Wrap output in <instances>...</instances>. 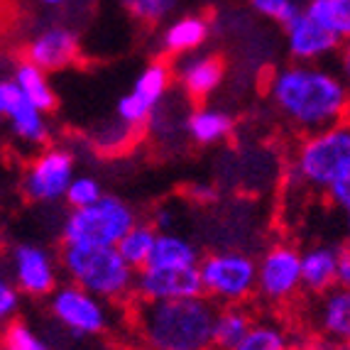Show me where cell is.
Segmentation results:
<instances>
[{"label":"cell","instance_id":"obj_1","mask_svg":"<svg viewBox=\"0 0 350 350\" xmlns=\"http://www.w3.org/2000/svg\"><path fill=\"white\" fill-rule=\"evenodd\" d=\"M269 100L292 125L306 133L343 123L348 111V86L336 71L321 64L294 62L272 74Z\"/></svg>","mask_w":350,"mask_h":350},{"label":"cell","instance_id":"obj_2","mask_svg":"<svg viewBox=\"0 0 350 350\" xmlns=\"http://www.w3.org/2000/svg\"><path fill=\"white\" fill-rule=\"evenodd\" d=\"M216 304L204 294L170 301H137L135 326L147 350H206Z\"/></svg>","mask_w":350,"mask_h":350},{"label":"cell","instance_id":"obj_3","mask_svg":"<svg viewBox=\"0 0 350 350\" xmlns=\"http://www.w3.org/2000/svg\"><path fill=\"white\" fill-rule=\"evenodd\" d=\"M62 269L71 284L81 286L100 301H125L133 297L135 269L125 265L113 245L64 243Z\"/></svg>","mask_w":350,"mask_h":350},{"label":"cell","instance_id":"obj_4","mask_svg":"<svg viewBox=\"0 0 350 350\" xmlns=\"http://www.w3.org/2000/svg\"><path fill=\"white\" fill-rule=\"evenodd\" d=\"M297 176L311 189L326 191L333 181L350 179V130L345 123L309 133L297 150Z\"/></svg>","mask_w":350,"mask_h":350},{"label":"cell","instance_id":"obj_5","mask_svg":"<svg viewBox=\"0 0 350 350\" xmlns=\"http://www.w3.org/2000/svg\"><path fill=\"white\" fill-rule=\"evenodd\" d=\"M137 221L133 206L128 201L103 193L98 201L71 208L62 226L64 243H83V245H113L125 235L133 223Z\"/></svg>","mask_w":350,"mask_h":350},{"label":"cell","instance_id":"obj_6","mask_svg":"<svg viewBox=\"0 0 350 350\" xmlns=\"http://www.w3.org/2000/svg\"><path fill=\"white\" fill-rule=\"evenodd\" d=\"M201 294L213 304H243L255 294L257 265L250 255L238 250H221L201 257Z\"/></svg>","mask_w":350,"mask_h":350},{"label":"cell","instance_id":"obj_7","mask_svg":"<svg viewBox=\"0 0 350 350\" xmlns=\"http://www.w3.org/2000/svg\"><path fill=\"white\" fill-rule=\"evenodd\" d=\"M49 309L54 319L64 328H69L74 336H100L108 328L105 301L71 282L54 286L49 297Z\"/></svg>","mask_w":350,"mask_h":350},{"label":"cell","instance_id":"obj_8","mask_svg":"<svg viewBox=\"0 0 350 350\" xmlns=\"http://www.w3.org/2000/svg\"><path fill=\"white\" fill-rule=\"evenodd\" d=\"M74 174V154L66 147H47L29 162L23 189L35 204H57L64 199V191Z\"/></svg>","mask_w":350,"mask_h":350},{"label":"cell","instance_id":"obj_9","mask_svg":"<svg viewBox=\"0 0 350 350\" xmlns=\"http://www.w3.org/2000/svg\"><path fill=\"white\" fill-rule=\"evenodd\" d=\"M172 86V66L167 62H150L137 74L133 88L118 100V120L133 130L142 125L157 111V105L170 94Z\"/></svg>","mask_w":350,"mask_h":350},{"label":"cell","instance_id":"obj_10","mask_svg":"<svg viewBox=\"0 0 350 350\" xmlns=\"http://www.w3.org/2000/svg\"><path fill=\"white\" fill-rule=\"evenodd\" d=\"M301 252L294 245L269 247L257 265L255 292L262 294L267 301H286L301 289V267H299Z\"/></svg>","mask_w":350,"mask_h":350},{"label":"cell","instance_id":"obj_11","mask_svg":"<svg viewBox=\"0 0 350 350\" xmlns=\"http://www.w3.org/2000/svg\"><path fill=\"white\" fill-rule=\"evenodd\" d=\"M133 294L137 301H170L201 294L199 269L193 267H157L145 265L135 272Z\"/></svg>","mask_w":350,"mask_h":350},{"label":"cell","instance_id":"obj_12","mask_svg":"<svg viewBox=\"0 0 350 350\" xmlns=\"http://www.w3.org/2000/svg\"><path fill=\"white\" fill-rule=\"evenodd\" d=\"M12 284L27 297H49L59 282V267L49 250L32 243H20L10 252Z\"/></svg>","mask_w":350,"mask_h":350},{"label":"cell","instance_id":"obj_13","mask_svg":"<svg viewBox=\"0 0 350 350\" xmlns=\"http://www.w3.org/2000/svg\"><path fill=\"white\" fill-rule=\"evenodd\" d=\"M81 52V42L71 27L54 25L37 32L25 47V62L40 66L42 71H59L76 64Z\"/></svg>","mask_w":350,"mask_h":350},{"label":"cell","instance_id":"obj_14","mask_svg":"<svg viewBox=\"0 0 350 350\" xmlns=\"http://www.w3.org/2000/svg\"><path fill=\"white\" fill-rule=\"evenodd\" d=\"M284 32L286 49H289L292 59L294 62H304V64H316L319 59L331 57L340 47L338 37L331 35L319 23H314L304 10H299L297 18L284 25Z\"/></svg>","mask_w":350,"mask_h":350},{"label":"cell","instance_id":"obj_15","mask_svg":"<svg viewBox=\"0 0 350 350\" xmlns=\"http://www.w3.org/2000/svg\"><path fill=\"white\" fill-rule=\"evenodd\" d=\"M176 76H179L181 88L187 91L191 98H206L221 86L223 81V64L221 59L211 57V54H184L176 57Z\"/></svg>","mask_w":350,"mask_h":350},{"label":"cell","instance_id":"obj_16","mask_svg":"<svg viewBox=\"0 0 350 350\" xmlns=\"http://www.w3.org/2000/svg\"><path fill=\"white\" fill-rule=\"evenodd\" d=\"M211 35V23L204 15H181L162 29V49L172 57L199 52Z\"/></svg>","mask_w":350,"mask_h":350},{"label":"cell","instance_id":"obj_17","mask_svg":"<svg viewBox=\"0 0 350 350\" xmlns=\"http://www.w3.org/2000/svg\"><path fill=\"white\" fill-rule=\"evenodd\" d=\"M340 247L314 245L299 255L301 267V286L311 294H323L336 286V262H338Z\"/></svg>","mask_w":350,"mask_h":350},{"label":"cell","instance_id":"obj_18","mask_svg":"<svg viewBox=\"0 0 350 350\" xmlns=\"http://www.w3.org/2000/svg\"><path fill=\"white\" fill-rule=\"evenodd\" d=\"M319 328L333 345H345L350 338V294L343 286H331L319 304Z\"/></svg>","mask_w":350,"mask_h":350},{"label":"cell","instance_id":"obj_19","mask_svg":"<svg viewBox=\"0 0 350 350\" xmlns=\"http://www.w3.org/2000/svg\"><path fill=\"white\" fill-rule=\"evenodd\" d=\"M255 319L243 304H223L213 314L211 323V348L213 350H235V345L245 338Z\"/></svg>","mask_w":350,"mask_h":350},{"label":"cell","instance_id":"obj_20","mask_svg":"<svg viewBox=\"0 0 350 350\" xmlns=\"http://www.w3.org/2000/svg\"><path fill=\"white\" fill-rule=\"evenodd\" d=\"M12 83L18 86L20 96L29 105L40 108L42 113H49L57 108V94H54L52 83H49L47 71H42L40 66L29 64V62L18 64L15 74H12Z\"/></svg>","mask_w":350,"mask_h":350},{"label":"cell","instance_id":"obj_21","mask_svg":"<svg viewBox=\"0 0 350 350\" xmlns=\"http://www.w3.org/2000/svg\"><path fill=\"white\" fill-rule=\"evenodd\" d=\"M8 125H10L12 135H15L23 145H29V147L47 145L49 135H52L47 113H42L40 108L29 105L25 98H20V103L8 113Z\"/></svg>","mask_w":350,"mask_h":350},{"label":"cell","instance_id":"obj_22","mask_svg":"<svg viewBox=\"0 0 350 350\" xmlns=\"http://www.w3.org/2000/svg\"><path fill=\"white\" fill-rule=\"evenodd\" d=\"M199 247L193 245L191 240L184 235L174 233V230H162L154 238V247H152L150 262L157 267H193L199 265Z\"/></svg>","mask_w":350,"mask_h":350},{"label":"cell","instance_id":"obj_23","mask_svg":"<svg viewBox=\"0 0 350 350\" xmlns=\"http://www.w3.org/2000/svg\"><path fill=\"white\" fill-rule=\"evenodd\" d=\"M187 133L199 145H218L233 133V118L218 108H196L187 118Z\"/></svg>","mask_w":350,"mask_h":350},{"label":"cell","instance_id":"obj_24","mask_svg":"<svg viewBox=\"0 0 350 350\" xmlns=\"http://www.w3.org/2000/svg\"><path fill=\"white\" fill-rule=\"evenodd\" d=\"M154 238H157V230H154L150 223L135 221L133 226L125 230L123 238L116 243V250H118V255L125 260V265L137 272V269L145 267V265L150 262L152 247H154Z\"/></svg>","mask_w":350,"mask_h":350},{"label":"cell","instance_id":"obj_25","mask_svg":"<svg viewBox=\"0 0 350 350\" xmlns=\"http://www.w3.org/2000/svg\"><path fill=\"white\" fill-rule=\"evenodd\" d=\"M306 15L319 23L340 42L350 35V0H311L306 5Z\"/></svg>","mask_w":350,"mask_h":350},{"label":"cell","instance_id":"obj_26","mask_svg":"<svg viewBox=\"0 0 350 350\" xmlns=\"http://www.w3.org/2000/svg\"><path fill=\"white\" fill-rule=\"evenodd\" d=\"M289 336L277 321H255L235 350H289Z\"/></svg>","mask_w":350,"mask_h":350},{"label":"cell","instance_id":"obj_27","mask_svg":"<svg viewBox=\"0 0 350 350\" xmlns=\"http://www.w3.org/2000/svg\"><path fill=\"white\" fill-rule=\"evenodd\" d=\"M3 350H49V345L40 338V333L32 331L25 321L12 319L3 326V338H0Z\"/></svg>","mask_w":350,"mask_h":350},{"label":"cell","instance_id":"obj_28","mask_svg":"<svg viewBox=\"0 0 350 350\" xmlns=\"http://www.w3.org/2000/svg\"><path fill=\"white\" fill-rule=\"evenodd\" d=\"M120 5H123L137 23L157 25V23H164V20L176 10L179 0H120Z\"/></svg>","mask_w":350,"mask_h":350},{"label":"cell","instance_id":"obj_29","mask_svg":"<svg viewBox=\"0 0 350 350\" xmlns=\"http://www.w3.org/2000/svg\"><path fill=\"white\" fill-rule=\"evenodd\" d=\"M103 196V187L100 181L94 179V176L81 174V176H71L69 187L64 191V201L71 206V208H83V206L94 204Z\"/></svg>","mask_w":350,"mask_h":350},{"label":"cell","instance_id":"obj_30","mask_svg":"<svg viewBox=\"0 0 350 350\" xmlns=\"http://www.w3.org/2000/svg\"><path fill=\"white\" fill-rule=\"evenodd\" d=\"M252 10H257L262 18L267 20H275L284 27L289 20L297 18L299 12V5L294 0H250Z\"/></svg>","mask_w":350,"mask_h":350},{"label":"cell","instance_id":"obj_31","mask_svg":"<svg viewBox=\"0 0 350 350\" xmlns=\"http://www.w3.org/2000/svg\"><path fill=\"white\" fill-rule=\"evenodd\" d=\"M18 309H20L18 286L12 284L10 277L0 275V328L18 316Z\"/></svg>","mask_w":350,"mask_h":350},{"label":"cell","instance_id":"obj_32","mask_svg":"<svg viewBox=\"0 0 350 350\" xmlns=\"http://www.w3.org/2000/svg\"><path fill=\"white\" fill-rule=\"evenodd\" d=\"M135 135L133 128H128V125H123L120 120H118L116 125H111V128H105L103 133L98 135V140H96V145L103 147V150H120V147L125 145V142L130 140Z\"/></svg>","mask_w":350,"mask_h":350},{"label":"cell","instance_id":"obj_33","mask_svg":"<svg viewBox=\"0 0 350 350\" xmlns=\"http://www.w3.org/2000/svg\"><path fill=\"white\" fill-rule=\"evenodd\" d=\"M20 91L12 83V79H0V118H8V113L20 103Z\"/></svg>","mask_w":350,"mask_h":350},{"label":"cell","instance_id":"obj_34","mask_svg":"<svg viewBox=\"0 0 350 350\" xmlns=\"http://www.w3.org/2000/svg\"><path fill=\"white\" fill-rule=\"evenodd\" d=\"M326 196L336 208H350V179H338L333 181L331 187L326 189Z\"/></svg>","mask_w":350,"mask_h":350},{"label":"cell","instance_id":"obj_35","mask_svg":"<svg viewBox=\"0 0 350 350\" xmlns=\"http://www.w3.org/2000/svg\"><path fill=\"white\" fill-rule=\"evenodd\" d=\"M348 284H350V255L345 247H340L338 262H336V286L348 289Z\"/></svg>","mask_w":350,"mask_h":350},{"label":"cell","instance_id":"obj_36","mask_svg":"<svg viewBox=\"0 0 350 350\" xmlns=\"http://www.w3.org/2000/svg\"><path fill=\"white\" fill-rule=\"evenodd\" d=\"M172 226H174V221H172V211L170 208H157V211H154V223H152V228H154L157 233H162V230H172Z\"/></svg>","mask_w":350,"mask_h":350},{"label":"cell","instance_id":"obj_37","mask_svg":"<svg viewBox=\"0 0 350 350\" xmlns=\"http://www.w3.org/2000/svg\"><path fill=\"white\" fill-rule=\"evenodd\" d=\"M189 193L193 196V201H213L216 199V189L211 184H196V187L189 189Z\"/></svg>","mask_w":350,"mask_h":350},{"label":"cell","instance_id":"obj_38","mask_svg":"<svg viewBox=\"0 0 350 350\" xmlns=\"http://www.w3.org/2000/svg\"><path fill=\"white\" fill-rule=\"evenodd\" d=\"M289 350H348V343L345 345H333V343H301V345H289Z\"/></svg>","mask_w":350,"mask_h":350},{"label":"cell","instance_id":"obj_39","mask_svg":"<svg viewBox=\"0 0 350 350\" xmlns=\"http://www.w3.org/2000/svg\"><path fill=\"white\" fill-rule=\"evenodd\" d=\"M42 5H49V8H59V5H66L69 0H40Z\"/></svg>","mask_w":350,"mask_h":350},{"label":"cell","instance_id":"obj_40","mask_svg":"<svg viewBox=\"0 0 350 350\" xmlns=\"http://www.w3.org/2000/svg\"><path fill=\"white\" fill-rule=\"evenodd\" d=\"M206 350H213V348H206Z\"/></svg>","mask_w":350,"mask_h":350},{"label":"cell","instance_id":"obj_41","mask_svg":"<svg viewBox=\"0 0 350 350\" xmlns=\"http://www.w3.org/2000/svg\"><path fill=\"white\" fill-rule=\"evenodd\" d=\"M0 350H3V348H0Z\"/></svg>","mask_w":350,"mask_h":350}]
</instances>
